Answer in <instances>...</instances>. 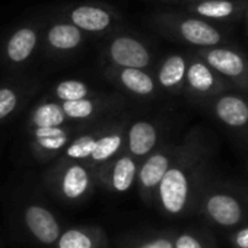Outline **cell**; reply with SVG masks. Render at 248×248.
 <instances>
[{"label": "cell", "instance_id": "4316f807", "mask_svg": "<svg viewBox=\"0 0 248 248\" xmlns=\"http://www.w3.org/2000/svg\"><path fill=\"white\" fill-rule=\"evenodd\" d=\"M174 248H204L202 241L191 233H181L174 241Z\"/></svg>", "mask_w": 248, "mask_h": 248}, {"label": "cell", "instance_id": "44dd1931", "mask_svg": "<svg viewBox=\"0 0 248 248\" xmlns=\"http://www.w3.org/2000/svg\"><path fill=\"white\" fill-rule=\"evenodd\" d=\"M54 91H56V96L59 99H62L63 102L83 99V98H88V95H89L88 85L82 80H78V79L62 80L60 83H57Z\"/></svg>", "mask_w": 248, "mask_h": 248}, {"label": "cell", "instance_id": "cb8c5ba5", "mask_svg": "<svg viewBox=\"0 0 248 248\" xmlns=\"http://www.w3.org/2000/svg\"><path fill=\"white\" fill-rule=\"evenodd\" d=\"M62 109H63L64 115L69 118H88L93 114L95 104L89 98L66 101L62 104Z\"/></svg>", "mask_w": 248, "mask_h": 248}, {"label": "cell", "instance_id": "8fae6325", "mask_svg": "<svg viewBox=\"0 0 248 248\" xmlns=\"http://www.w3.org/2000/svg\"><path fill=\"white\" fill-rule=\"evenodd\" d=\"M186 83L193 93L202 96L216 93L222 89L217 76L204 62L200 60H193L190 64H187Z\"/></svg>", "mask_w": 248, "mask_h": 248}, {"label": "cell", "instance_id": "5bb4252c", "mask_svg": "<svg viewBox=\"0 0 248 248\" xmlns=\"http://www.w3.org/2000/svg\"><path fill=\"white\" fill-rule=\"evenodd\" d=\"M170 167H171L170 155H167L164 152L154 154L152 156L148 158V161L139 170L138 178H139L140 186L146 190L158 188L161 180L164 178V175L167 174Z\"/></svg>", "mask_w": 248, "mask_h": 248}, {"label": "cell", "instance_id": "52a82bcc", "mask_svg": "<svg viewBox=\"0 0 248 248\" xmlns=\"http://www.w3.org/2000/svg\"><path fill=\"white\" fill-rule=\"evenodd\" d=\"M203 212L215 225L222 228L236 226L247 216V209L241 199L228 190L209 193L203 200Z\"/></svg>", "mask_w": 248, "mask_h": 248}, {"label": "cell", "instance_id": "277c9868", "mask_svg": "<svg viewBox=\"0 0 248 248\" xmlns=\"http://www.w3.org/2000/svg\"><path fill=\"white\" fill-rule=\"evenodd\" d=\"M145 24L164 34H175L183 41L199 46L213 47L220 43V34L206 21L193 16H177L171 14H152L145 16Z\"/></svg>", "mask_w": 248, "mask_h": 248}, {"label": "cell", "instance_id": "ac0fdd59", "mask_svg": "<svg viewBox=\"0 0 248 248\" xmlns=\"http://www.w3.org/2000/svg\"><path fill=\"white\" fill-rule=\"evenodd\" d=\"M66 115L62 109L60 104L56 102H44L41 104L32 115V123L37 129H51L60 127L64 123Z\"/></svg>", "mask_w": 248, "mask_h": 248}, {"label": "cell", "instance_id": "e0dca14e", "mask_svg": "<svg viewBox=\"0 0 248 248\" xmlns=\"http://www.w3.org/2000/svg\"><path fill=\"white\" fill-rule=\"evenodd\" d=\"M136 174H138V168H136L135 161L130 156L120 158L112 165V172H111L112 188L120 193L127 191L133 186Z\"/></svg>", "mask_w": 248, "mask_h": 248}, {"label": "cell", "instance_id": "5b68a950", "mask_svg": "<svg viewBox=\"0 0 248 248\" xmlns=\"http://www.w3.org/2000/svg\"><path fill=\"white\" fill-rule=\"evenodd\" d=\"M89 37L56 14L53 9L44 14L41 47L53 56H69L80 51Z\"/></svg>", "mask_w": 248, "mask_h": 248}, {"label": "cell", "instance_id": "83f0119b", "mask_svg": "<svg viewBox=\"0 0 248 248\" xmlns=\"http://www.w3.org/2000/svg\"><path fill=\"white\" fill-rule=\"evenodd\" d=\"M232 244L235 248H248V226L241 228L232 235Z\"/></svg>", "mask_w": 248, "mask_h": 248}, {"label": "cell", "instance_id": "d6986e66", "mask_svg": "<svg viewBox=\"0 0 248 248\" xmlns=\"http://www.w3.org/2000/svg\"><path fill=\"white\" fill-rule=\"evenodd\" d=\"M190 11L204 18L222 19L228 18L233 12V5L228 0H204L190 6Z\"/></svg>", "mask_w": 248, "mask_h": 248}, {"label": "cell", "instance_id": "f1b7e54d", "mask_svg": "<svg viewBox=\"0 0 248 248\" xmlns=\"http://www.w3.org/2000/svg\"><path fill=\"white\" fill-rule=\"evenodd\" d=\"M138 248H174V242L168 238H156Z\"/></svg>", "mask_w": 248, "mask_h": 248}, {"label": "cell", "instance_id": "6da1fadb", "mask_svg": "<svg viewBox=\"0 0 248 248\" xmlns=\"http://www.w3.org/2000/svg\"><path fill=\"white\" fill-rule=\"evenodd\" d=\"M53 11L88 37H107L126 25V18L123 12L117 6L101 0L67 2Z\"/></svg>", "mask_w": 248, "mask_h": 248}, {"label": "cell", "instance_id": "4fadbf2b", "mask_svg": "<svg viewBox=\"0 0 248 248\" xmlns=\"http://www.w3.org/2000/svg\"><path fill=\"white\" fill-rule=\"evenodd\" d=\"M158 132L149 121H138L129 130V149L136 156L148 155L156 145Z\"/></svg>", "mask_w": 248, "mask_h": 248}, {"label": "cell", "instance_id": "3957f363", "mask_svg": "<svg viewBox=\"0 0 248 248\" xmlns=\"http://www.w3.org/2000/svg\"><path fill=\"white\" fill-rule=\"evenodd\" d=\"M44 14L16 22L0 44L2 60L11 66L28 63L41 47V31Z\"/></svg>", "mask_w": 248, "mask_h": 248}, {"label": "cell", "instance_id": "d4e9b609", "mask_svg": "<svg viewBox=\"0 0 248 248\" xmlns=\"http://www.w3.org/2000/svg\"><path fill=\"white\" fill-rule=\"evenodd\" d=\"M96 140L91 136H83L76 139L72 145H69L67 148V156L73 158V159H86L91 158L93 148H95Z\"/></svg>", "mask_w": 248, "mask_h": 248}, {"label": "cell", "instance_id": "2e32d148", "mask_svg": "<svg viewBox=\"0 0 248 248\" xmlns=\"http://www.w3.org/2000/svg\"><path fill=\"white\" fill-rule=\"evenodd\" d=\"M88 187H89V174L82 165L73 164L64 171L62 178V191L67 199L75 200L82 197L86 193Z\"/></svg>", "mask_w": 248, "mask_h": 248}, {"label": "cell", "instance_id": "9a60e30c", "mask_svg": "<svg viewBox=\"0 0 248 248\" xmlns=\"http://www.w3.org/2000/svg\"><path fill=\"white\" fill-rule=\"evenodd\" d=\"M187 62L181 54L168 56L158 70V83L165 89L180 88L186 82Z\"/></svg>", "mask_w": 248, "mask_h": 248}, {"label": "cell", "instance_id": "7a4b0ae2", "mask_svg": "<svg viewBox=\"0 0 248 248\" xmlns=\"http://www.w3.org/2000/svg\"><path fill=\"white\" fill-rule=\"evenodd\" d=\"M102 53L104 59L117 69L146 70L152 63V51L148 43L124 27L105 37Z\"/></svg>", "mask_w": 248, "mask_h": 248}, {"label": "cell", "instance_id": "ba28073f", "mask_svg": "<svg viewBox=\"0 0 248 248\" xmlns=\"http://www.w3.org/2000/svg\"><path fill=\"white\" fill-rule=\"evenodd\" d=\"M215 117L228 129L242 130L248 127V101L239 95L223 93L213 101Z\"/></svg>", "mask_w": 248, "mask_h": 248}, {"label": "cell", "instance_id": "9c48e42d", "mask_svg": "<svg viewBox=\"0 0 248 248\" xmlns=\"http://www.w3.org/2000/svg\"><path fill=\"white\" fill-rule=\"evenodd\" d=\"M25 225L30 232L46 245L54 244L60 238V226L50 210L43 206H28L24 213Z\"/></svg>", "mask_w": 248, "mask_h": 248}, {"label": "cell", "instance_id": "7c38bea8", "mask_svg": "<svg viewBox=\"0 0 248 248\" xmlns=\"http://www.w3.org/2000/svg\"><path fill=\"white\" fill-rule=\"evenodd\" d=\"M109 73L120 82L121 86H124L127 91H130L136 95H142V96L151 95V93H154V91L156 88L154 78L146 70L112 67V70Z\"/></svg>", "mask_w": 248, "mask_h": 248}, {"label": "cell", "instance_id": "8992f818", "mask_svg": "<svg viewBox=\"0 0 248 248\" xmlns=\"http://www.w3.org/2000/svg\"><path fill=\"white\" fill-rule=\"evenodd\" d=\"M191 193V172L177 164L171 165L158 186L159 202L170 215H180L186 210Z\"/></svg>", "mask_w": 248, "mask_h": 248}, {"label": "cell", "instance_id": "7402d4cb", "mask_svg": "<svg viewBox=\"0 0 248 248\" xmlns=\"http://www.w3.org/2000/svg\"><path fill=\"white\" fill-rule=\"evenodd\" d=\"M121 146V136L120 135H108L96 140L91 159L95 162H104L111 158Z\"/></svg>", "mask_w": 248, "mask_h": 248}, {"label": "cell", "instance_id": "484cf974", "mask_svg": "<svg viewBox=\"0 0 248 248\" xmlns=\"http://www.w3.org/2000/svg\"><path fill=\"white\" fill-rule=\"evenodd\" d=\"M18 105V92L12 86L0 88V120L6 118Z\"/></svg>", "mask_w": 248, "mask_h": 248}, {"label": "cell", "instance_id": "30bf717a", "mask_svg": "<svg viewBox=\"0 0 248 248\" xmlns=\"http://www.w3.org/2000/svg\"><path fill=\"white\" fill-rule=\"evenodd\" d=\"M203 59L212 70H215L229 79H233V80L245 79V75L248 70L247 63L238 53H235L232 50L210 48L203 53Z\"/></svg>", "mask_w": 248, "mask_h": 248}, {"label": "cell", "instance_id": "ffe728a7", "mask_svg": "<svg viewBox=\"0 0 248 248\" xmlns=\"http://www.w3.org/2000/svg\"><path fill=\"white\" fill-rule=\"evenodd\" d=\"M37 143L46 151H59L67 142V133L60 127L51 129H35Z\"/></svg>", "mask_w": 248, "mask_h": 248}, {"label": "cell", "instance_id": "603a6c76", "mask_svg": "<svg viewBox=\"0 0 248 248\" xmlns=\"http://www.w3.org/2000/svg\"><path fill=\"white\" fill-rule=\"evenodd\" d=\"M57 248H93V239L80 229H69L57 239Z\"/></svg>", "mask_w": 248, "mask_h": 248}]
</instances>
